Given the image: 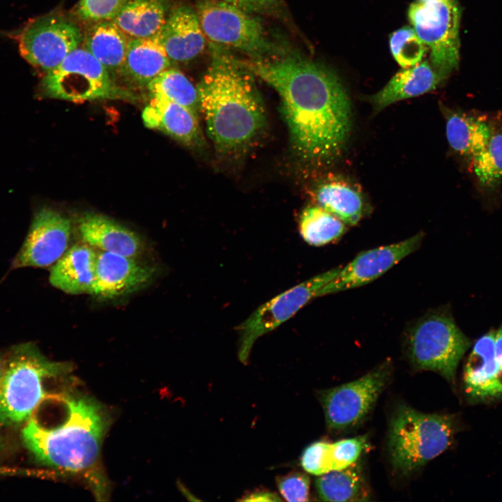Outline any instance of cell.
<instances>
[{
  "mask_svg": "<svg viewBox=\"0 0 502 502\" xmlns=\"http://www.w3.org/2000/svg\"><path fill=\"white\" fill-rule=\"evenodd\" d=\"M281 100L292 149L303 161L323 165L342 151L351 129V103L334 72L300 56L258 58L244 64Z\"/></svg>",
  "mask_w": 502,
  "mask_h": 502,
  "instance_id": "cell-1",
  "label": "cell"
},
{
  "mask_svg": "<svg viewBox=\"0 0 502 502\" xmlns=\"http://www.w3.org/2000/svg\"><path fill=\"white\" fill-rule=\"evenodd\" d=\"M244 64L214 49L197 86L199 109L216 151L231 155L245 151L261 134L266 111Z\"/></svg>",
  "mask_w": 502,
  "mask_h": 502,
  "instance_id": "cell-2",
  "label": "cell"
},
{
  "mask_svg": "<svg viewBox=\"0 0 502 502\" xmlns=\"http://www.w3.org/2000/svg\"><path fill=\"white\" fill-rule=\"evenodd\" d=\"M60 397L67 407L66 419L47 427L33 416L22 429L23 442L38 462L82 476L97 496H105L107 485L100 457L109 417L105 409L89 396L67 393Z\"/></svg>",
  "mask_w": 502,
  "mask_h": 502,
  "instance_id": "cell-3",
  "label": "cell"
},
{
  "mask_svg": "<svg viewBox=\"0 0 502 502\" xmlns=\"http://www.w3.org/2000/svg\"><path fill=\"white\" fill-rule=\"evenodd\" d=\"M67 363L47 358L33 344L0 355V426L26 423L47 398L46 380L67 374Z\"/></svg>",
  "mask_w": 502,
  "mask_h": 502,
  "instance_id": "cell-4",
  "label": "cell"
},
{
  "mask_svg": "<svg viewBox=\"0 0 502 502\" xmlns=\"http://www.w3.org/2000/svg\"><path fill=\"white\" fill-rule=\"evenodd\" d=\"M451 416L401 405L390 423L388 449L393 468L409 474L441 454L454 434Z\"/></svg>",
  "mask_w": 502,
  "mask_h": 502,
  "instance_id": "cell-5",
  "label": "cell"
},
{
  "mask_svg": "<svg viewBox=\"0 0 502 502\" xmlns=\"http://www.w3.org/2000/svg\"><path fill=\"white\" fill-rule=\"evenodd\" d=\"M469 346L452 318L441 312H428L418 319L405 337L407 357L416 368L436 372L450 381Z\"/></svg>",
  "mask_w": 502,
  "mask_h": 502,
  "instance_id": "cell-6",
  "label": "cell"
},
{
  "mask_svg": "<svg viewBox=\"0 0 502 502\" xmlns=\"http://www.w3.org/2000/svg\"><path fill=\"white\" fill-rule=\"evenodd\" d=\"M40 88L46 97L73 102L133 98L84 47L76 48L45 73Z\"/></svg>",
  "mask_w": 502,
  "mask_h": 502,
  "instance_id": "cell-7",
  "label": "cell"
},
{
  "mask_svg": "<svg viewBox=\"0 0 502 502\" xmlns=\"http://www.w3.org/2000/svg\"><path fill=\"white\" fill-rule=\"evenodd\" d=\"M460 17L457 0L416 1L408 10L412 28L429 48V62L445 79L458 67Z\"/></svg>",
  "mask_w": 502,
  "mask_h": 502,
  "instance_id": "cell-8",
  "label": "cell"
},
{
  "mask_svg": "<svg viewBox=\"0 0 502 502\" xmlns=\"http://www.w3.org/2000/svg\"><path fill=\"white\" fill-rule=\"evenodd\" d=\"M196 12L205 36L216 44L259 57L277 52L260 21L250 13L221 0H201Z\"/></svg>",
  "mask_w": 502,
  "mask_h": 502,
  "instance_id": "cell-9",
  "label": "cell"
},
{
  "mask_svg": "<svg viewBox=\"0 0 502 502\" xmlns=\"http://www.w3.org/2000/svg\"><path fill=\"white\" fill-rule=\"evenodd\" d=\"M336 267L291 287L257 307L237 327L238 357L247 364L254 343L292 317L312 299L321 296L324 287L339 273Z\"/></svg>",
  "mask_w": 502,
  "mask_h": 502,
  "instance_id": "cell-10",
  "label": "cell"
},
{
  "mask_svg": "<svg viewBox=\"0 0 502 502\" xmlns=\"http://www.w3.org/2000/svg\"><path fill=\"white\" fill-rule=\"evenodd\" d=\"M15 35L23 59L45 73L59 66L84 39L76 24L55 13L29 20Z\"/></svg>",
  "mask_w": 502,
  "mask_h": 502,
  "instance_id": "cell-11",
  "label": "cell"
},
{
  "mask_svg": "<svg viewBox=\"0 0 502 502\" xmlns=\"http://www.w3.org/2000/svg\"><path fill=\"white\" fill-rule=\"evenodd\" d=\"M391 371L390 362H385L355 381L321 391L328 428L342 431L362 423L388 384Z\"/></svg>",
  "mask_w": 502,
  "mask_h": 502,
  "instance_id": "cell-12",
  "label": "cell"
},
{
  "mask_svg": "<svg viewBox=\"0 0 502 502\" xmlns=\"http://www.w3.org/2000/svg\"><path fill=\"white\" fill-rule=\"evenodd\" d=\"M71 222L56 210L45 207L34 215L12 268H44L54 265L68 249Z\"/></svg>",
  "mask_w": 502,
  "mask_h": 502,
  "instance_id": "cell-13",
  "label": "cell"
},
{
  "mask_svg": "<svg viewBox=\"0 0 502 502\" xmlns=\"http://www.w3.org/2000/svg\"><path fill=\"white\" fill-rule=\"evenodd\" d=\"M424 237L419 232L404 241L363 251L328 282L321 296L365 285L385 273L402 259L416 250Z\"/></svg>",
  "mask_w": 502,
  "mask_h": 502,
  "instance_id": "cell-14",
  "label": "cell"
},
{
  "mask_svg": "<svg viewBox=\"0 0 502 502\" xmlns=\"http://www.w3.org/2000/svg\"><path fill=\"white\" fill-rule=\"evenodd\" d=\"M153 267L135 257L102 251L98 252L96 281L91 294L109 299L125 296L149 284L155 275Z\"/></svg>",
  "mask_w": 502,
  "mask_h": 502,
  "instance_id": "cell-15",
  "label": "cell"
},
{
  "mask_svg": "<svg viewBox=\"0 0 502 502\" xmlns=\"http://www.w3.org/2000/svg\"><path fill=\"white\" fill-rule=\"evenodd\" d=\"M205 35L196 10L187 6L172 10L154 39L172 63H185L199 55L205 47Z\"/></svg>",
  "mask_w": 502,
  "mask_h": 502,
  "instance_id": "cell-16",
  "label": "cell"
},
{
  "mask_svg": "<svg viewBox=\"0 0 502 502\" xmlns=\"http://www.w3.org/2000/svg\"><path fill=\"white\" fill-rule=\"evenodd\" d=\"M142 120L147 128L158 130L191 149H201L204 139L197 114L174 102L150 97Z\"/></svg>",
  "mask_w": 502,
  "mask_h": 502,
  "instance_id": "cell-17",
  "label": "cell"
},
{
  "mask_svg": "<svg viewBox=\"0 0 502 502\" xmlns=\"http://www.w3.org/2000/svg\"><path fill=\"white\" fill-rule=\"evenodd\" d=\"M78 230L85 243L104 252L135 258L142 251V241L135 232L102 214L84 213Z\"/></svg>",
  "mask_w": 502,
  "mask_h": 502,
  "instance_id": "cell-18",
  "label": "cell"
},
{
  "mask_svg": "<svg viewBox=\"0 0 502 502\" xmlns=\"http://www.w3.org/2000/svg\"><path fill=\"white\" fill-rule=\"evenodd\" d=\"M98 252L86 243L67 249L50 273V284L69 294H91L96 281Z\"/></svg>",
  "mask_w": 502,
  "mask_h": 502,
  "instance_id": "cell-19",
  "label": "cell"
},
{
  "mask_svg": "<svg viewBox=\"0 0 502 502\" xmlns=\"http://www.w3.org/2000/svg\"><path fill=\"white\" fill-rule=\"evenodd\" d=\"M448 144L458 155L469 162L482 151L490 139L493 119L476 112L444 108Z\"/></svg>",
  "mask_w": 502,
  "mask_h": 502,
  "instance_id": "cell-20",
  "label": "cell"
},
{
  "mask_svg": "<svg viewBox=\"0 0 502 502\" xmlns=\"http://www.w3.org/2000/svg\"><path fill=\"white\" fill-rule=\"evenodd\" d=\"M445 78L427 61L398 71L370 100L380 112L400 100L418 96L436 89Z\"/></svg>",
  "mask_w": 502,
  "mask_h": 502,
  "instance_id": "cell-21",
  "label": "cell"
},
{
  "mask_svg": "<svg viewBox=\"0 0 502 502\" xmlns=\"http://www.w3.org/2000/svg\"><path fill=\"white\" fill-rule=\"evenodd\" d=\"M495 335L489 331L476 342L464 372L466 392L471 397L485 398L500 395L499 367L495 357Z\"/></svg>",
  "mask_w": 502,
  "mask_h": 502,
  "instance_id": "cell-22",
  "label": "cell"
},
{
  "mask_svg": "<svg viewBox=\"0 0 502 502\" xmlns=\"http://www.w3.org/2000/svg\"><path fill=\"white\" fill-rule=\"evenodd\" d=\"M367 441L366 436H360L334 443L314 442L303 450L301 466L307 473L316 476L346 468L357 462L367 448Z\"/></svg>",
  "mask_w": 502,
  "mask_h": 502,
  "instance_id": "cell-23",
  "label": "cell"
},
{
  "mask_svg": "<svg viewBox=\"0 0 502 502\" xmlns=\"http://www.w3.org/2000/svg\"><path fill=\"white\" fill-rule=\"evenodd\" d=\"M172 62L153 37L130 39L119 74L130 84L147 86Z\"/></svg>",
  "mask_w": 502,
  "mask_h": 502,
  "instance_id": "cell-24",
  "label": "cell"
},
{
  "mask_svg": "<svg viewBox=\"0 0 502 502\" xmlns=\"http://www.w3.org/2000/svg\"><path fill=\"white\" fill-rule=\"evenodd\" d=\"M169 0H127L112 20L129 39L155 36L169 14Z\"/></svg>",
  "mask_w": 502,
  "mask_h": 502,
  "instance_id": "cell-25",
  "label": "cell"
},
{
  "mask_svg": "<svg viewBox=\"0 0 502 502\" xmlns=\"http://www.w3.org/2000/svg\"><path fill=\"white\" fill-rule=\"evenodd\" d=\"M84 47L112 74L123 63L129 38L113 20L95 22L84 36Z\"/></svg>",
  "mask_w": 502,
  "mask_h": 502,
  "instance_id": "cell-26",
  "label": "cell"
},
{
  "mask_svg": "<svg viewBox=\"0 0 502 502\" xmlns=\"http://www.w3.org/2000/svg\"><path fill=\"white\" fill-rule=\"evenodd\" d=\"M317 206L334 215L346 225H357L364 215L360 193L340 180H331L318 185L314 192Z\"/></svg>",
  "mask_w": 502,
  "mask_h": 502,
  "instance_id": "cell-27",
  "label": "cell"
},
{
  "mask_svg": "<svg viewBox=\"0 0 502 502\" xmlns=\"http://www.w3.org/2000/svg\"><path fill=\"white\" fill-rule=\"evenodd\" d=\"M315 487L319 497L325 501H363L369 497L368 486L357 462L319 476Z\"/></svg>",
  "mask_w": 502,
  "mask_h": 502,
  "instance_id": "cell-28",
  "label": "cell"
},
{
  "mask_svg": "<svg viewBox=\"0 0 502 502\" xmlns=\"http://www.w3.org/2000/svg\"><path fill=\"white\" fill-rule=\"evenodd\" d=\"M480 187L495 190L502 178V123L493 119L492 132L487 145L470 161Z\"/></svg>",
  "mask_w": 502,
  "mask_h": 502,
  "instance_id": "cell-29",
  "label": "cell"
},
{
  "mask_svg": "<svg viewBox=\"0 0 502 502\" xmlns=\"http://www.w3.org/2000/svg\"><path fill=\"white\" fill-rule=\"evenodd\" d=\"M150 97L164 98L179 104L197 114L199 98L197 87L179 70L169 68L146 86Z\"/></svg>",
  "mask_w": 502,
  "mask_h": 502,
  "instance_id": "cell-30",
  "label": "cell"
},
{
  "mask_svg": "<svg viewBox=\"0 0 502 502\" xmlns=\"http://www.w3.org/2000/svg\"><path fill=\"white\" fill-rule=\"evenodd\" d=\"M346 231L342 220L319 206L305 208L300 216V234L311 245L330 243L339 239Z\"/></svg>",
  "mask_w": 502,
  "mask_h": 502,
  "instance_id": "cell-31",
  "label": "cell"
},
{
  "mask_svg": "<svg viewBox=\"0 0 502 502\" xmlns=\"http://www.w3.org/2000/svg\"><path fill=\"white\" fill-rule=\"evenodd\" d=\"M389 46L395 60L403 68L420 63L427 47L410 26L402 27L392 33Z\"/></svg>",
  "mask_w": 502,
  "mask_h": 502,
  "instance_id": "cell-32",
  "label": "cell"
},
{
  "mask_svg": "<svg viewBox=\"0 0 502 502\" xmlns=\"http://www.w3.org/2000/svg\"><path fill=\"white\" fill-rule=\"evenodd\" d=\"M127 0H79L77 12L86 21L112 20Z\"/></svg>",
  "mask_w": 502,
  "mask_h": 502,
  "instance_id": "cell-33",
  "label": "cell"
},
{
  "mask_svg": "<svg viewBox=\"0 0 502 502\" xmlns=\"http://www.w3.org/2000/svg\"><path fill=\"white\" fill-rule=\"evenodd\" d=\"M276 484L280 494L290 502L309 500L310 478L300 471H293L276 478Z\"/></svg>",
  "mask_w": 502,
  "mask_h": 502,
  "instance_id": "cell-34",
  "label": "cell"
},
{
  "mask_svg": "<svg viewBox=\"0 0 502 502\" xmlns=\"http://www.w3.org/2000/svg\"><path fill=\"white\" fill-rule=\"evenodd\" d=\"M244 11L253 13H264L273 11L279 0H221Z\"/></svg>",
  "mask_w": 502,
  "mask_h": 502,
  "instance_id": "cell-35",
  "label": "cell"
},
{
  "mask_svg": "<svg viewBox=\"0 0 502 502\" xmlns=\"http://www.w3.org/2000/svg\"><path fill=\"white\" fill-rule=\"evenodd\" d=\"M245 501H281L280 497L273 492L267 490H255L250 492L241 499Z\"/></svg>",
  "mask_w": 502,
  "mask_h": 502,
  "instance_id": "cell-36",
  "label": "cell"
},
{
  "mask_svg": "<svg viewBox=\"0 0 502 502\" xmlns=\"http://www.w3.org/2000/svg\"><path fill=\"white\" fill-rule=\"evenodd\" d=\"M495 357L499 367L498 383L500 393H502V326L497 330L495 335Z\"/></svg>",
  "mask_w": 502,
  "mask_h": 502,
  "instance_id": "cell-37",
  "label": "cell"
},
{
  "mask_svg": "<svg viewBox=\"0 0 502 502\" xmlns=\"http://www.w3.org/2000/svg\"><path fill=\"white\" fill-rule=\"evenodd\" d=\"M35 473L33 471H29L26 469L9 468L6 466H0V477L13 476V475H34Z\"/></svg>",
  "mask_w": 502,
  "mask_h": 502,
  "instance_id": "cell-38",
  "label": "cell"
}]
</instances>
